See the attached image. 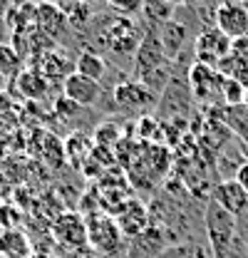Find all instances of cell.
I'll use <instances>...</instances> for the list:
<instances>
[{"label":"cell","instance_id":"d6986e66","mask_svg":"<svg viewBox=\"0 0 248 258\" xmlns=\"http://www.w3.org/2000/svg\"><path fill=\"white\" fill-rule=\"evenodd\" d=\"M117 137H119V129L114 127L112 122H104V124H99V127L94 129V147L109 149L117 142Z\"/></svg>","mask_w":248,"mask_h":258},{"label":"cell","instance_id":"ac0fdd59","mask_svg":"<svg viewBox=\"0 0 248 258\" xmlns=\"http://www.w3.org/2000/svg\"><path fill=\"white\" fill-rule=\"evenodd\" d=\"M243 97H246V87L231 77H226L223 82V92H221V99L228 104V107H241L243 104Z\"/></svg>","mask_w":248,"mask_h":258},{"label":"cell","instance_id":"5bb4252c","mask_svg":"<svg viewBox=\"0 0 248 258\" xmlns=\"http://www.w3.org/2000/svg\"><path fill=\"white\" fill-rule=\"evenodd\" d=\"M15 82H18V90H20V95L25 97V99H40V97L45 95V90H47L45 75H40L35 70H23L15 77Z\"/></svg>","mask_w":248,"mask_h":258},{"label":"cell","instance_id":"9c48e42d","mask_svg":"<svg viewBox=\"0 0 248 258\" xmlns=\"http://www.w3.org/2000/svg\"><path fill=\"white\" fill-rule=\"evenodd\" d=\"M114 102L119 107H134V109H144L152 107L156 102V95L152 90H147L142 82H122L114 87Z\"/></svg>","mask_w":248,"mask_h":258},{"label":"cell","instance_id":"52a82bcc","mask_svg":"<svg viewBox=\"0 0 248 258\" xmlns=\"http://www.w3.org/2000/svg\"><path fill=\"white\" fill-rule=\"evenodd\" d=\"M62 90H65V99L72 102L75 107H94V104L99 102V95H102V90H99L97 82L82 77V75H77V72H72V75L65 80Z\"/></svg>","mask_w":248,"mask_h":258},{"label":"cell","instance_id":"30bf717a","mask_svg":"<svg viewBox=\"0 0 248 258\" xmlns=\"http://www.w3.org/2000/svg\"><path fill=\"white\" fill-rule=\"evenodd\" d=\"M109 47L114 52H119V55H132V52L139 50V40H137L132 20L119 18V23H114L109 28Z\"/></svg>","mask_w":248,"mask_h":258},{"label":"cell","instance_id":"ba28073f","mask_svg":"<svg viewBox=\"0 0 248 258\" xmlns=\"http://www.w3.org/2000/svg\"><path fill=\"white\" fill-rule=\"evenodd\" d=\"M114 221H117V226H119L122 236L137 238V236H142V233L149 228V214H147V209H144L139 201L129 199V201H127V206L117 214V219H114Z\"/></svg>","mask_w":248,"mask_h":258},{"label":"cell","instance_id":"277c9868","mask_svg":"<svg viewBox=\"0 0 248 258\" xmlns=\"http://www.w3.org/2000/svg\"><path fill=\"white\" fill-rule=\"evenodd\" d=\"M231 40L218 30H204L196 37V57L201 64H209L216 70L218 64L223 62L231 55Z\"/></svg>","mask_w":248,"mask_h":258},{"label":"cell","instance_id":"4fadbf2b","mask_svg":"<svg viewBox=\"0 0 248 258\" xmlns=\"http://www.w3.org/2000/svg\"><path fill=\"white\" fill-rule=\"evenodd\" d=\"M37 25L45 35L57 37L62 28L67 25V18L62 15V10L57 5H37Z\"/></svg>","mask_w":248,"mask_h":258},{"label":"cell","instance_id":"3957f363","mask_svg":"<svg viewBox=\"0 0 248 258\" xmlns=\"http://www.w3.org/2000/svg\"><path fill=\"white\" fill-rule=\"evenodd\" d=\"M119 238H122V231L114 221V216L109 214H97L87 221V243L102 251V253H112L117 246H119Z\"/></svg>","mask_w":248,"mask_h":258},{"label":"cell","instance_id":"8fae6325","mask_svg":"<svg viewBox=\"0 0 248 258\" xmlns=\"http://www.w3.org/2000/svg\"><path fill=\"white\" fill-rule=\"evenodd\" d=\"M189 37L186 25H181L179 20H166L161 25V35H159V42L166 52V57H176L184 47V40Z\"/></svg>","mask_w":248,"mask_h":258},{"label":"cell","instance_id":"603a6c76","mask_svg":"<svg viewBox=\"0 0 248 258\" xmlns=\"http://www.w3.org/2000/svg\"><path fill=\"white\" fill-rule=\"evenodd\" d=\"M0 194H3V181H0Z\"/></svg>","mask_w":248,"mask_h":258},{"label":"cell","instance_id":"44dd1931","mask_svg":"<svg viewBox=\"0 0 248 258\" xmlns=\"http://www.w3.org/2000/svg\"><path fill=\"white\" fill-rule=\"evenodd\" d=\"M8 107H10V102H8V97L3 95V92H0V112H3V109H8Z\"/></svg>","mask_w":248,"mask_h":258},{"label":"cell","instance_id":"7c38bea8","mask_svg":"<svg viewBox=\"0 0 248 258\" xmlns=\"http://www.w3.org/2000/svg\"><path fill=\"white\" fill-rule=\"evenodd\" d=\"M75 72L99 85V80H102V77H104V72H107V62H104L97 52L85 50V52H80V57L75 60Z\"/></svg>","mask_w":248,"mask_h":258},{"label":"cell","instance_id":"7a4b0ae2","mask_svg":"<svg viewBox=\"0 0 248 258\" xmlns=\"http://www.w3.org/2000/svg\"><path fill=\"white\" fill-rule=\"evenodd\" d=\"M216 30L223 32L231 42L248 37V8L241 3H221L216 10Z\"/></svg>","mask_w":248,"mask_h":258},{"label":"cell","instance_id":"ffe728a7","mask_svg":"<svg viewBox=\"0 0 248 258\" xmlns=\"http://www.w3.org/2000/svg\"><path fill=\"white\" fill-rule=\"evenodd\" d=\"M233 179H236V181L243 186V191L248 194V161L246 164H241V166L236 169V176H233Z\"/></svg>","mask_w":248,"mask_h":258},{"label":"cell","instance_id":"8992f818","mask_svg":"<svg viewBox=\"0 0 248 258\" xmlns=\"http://www.w3.org/2000/svg\"><path fill=\"white\" fill-rule=\"evenodd\" d=\"M211 201H216L221 209H226L231 216H241L248 209V194L243 191V186L236 179H223L218 181L211 191Z\"/></svg>","mask_w":248,"mask_h":258},{"label":"cell","instance_id":"7402d4cb","mask_svg":"<svg viewBox=\"0 0 248 258\" xmlns=\"http://www.w3.org/2000/svg\"><path fill=\"white\" fill-rule=\"evenodd\" d=\"M243 107L248 109V90H246V97H243Z\"/></svg>","mask_w":248,"mask_h":258},{"label":"cell","instance_id":"9a60e30c","mask_svg":"<svg viewBox=\"0 0 248 258\" xmlns=\"http://www.w3.org/2000/svg\"><path fill=\"white\" fill-rule=\"evenodd\" d=\"M92 149H94L92 139H87L85 134H72L65 142V157L72 161V164H82L85 159H90Z\"/></svg>","mask_w":248,"mask_h":258},{"label":"cell","instance_id":"2e32d148","mask_svg":"<svg viewBox=\"0 0 248 258\" xmlns=\"http://www.w3.org/2000/svg\"><path fill=\"white\" fill-rule=\"evenodd\" d=\"M20 52L13 47V45H0V77L3 80H15L20 75Z\"/></svg>","mask_w":248,"mask_h":258},{"label":"cell","instance_id":"6da1fadb","mask_svg":"<svg viewBox=\"0 0 248 258\" xmlns=\"http://www.w3.org/2000/svg\"><path fill=\"white\" fill-rule=\"evenodd\" d=\"M204 226L214 258H231L236 243V216H231L226 209H221L216 201L209 199L204 211Z\"/></svg>","mask_w":248,"mask_h":258},{"label":"cell","instance_id":"5b68a950","mask_svg":"<svg viewBox=\"0 0 248 258\" xmlns=\"http://www.w3.org/2000/svg\"><path fill=\"white\" fill-rule=\"evenodd\" d=\"M52 233L67 248H85L87 246V221L80 214H62L52 224Z\"/></svg>","mask_w":248,"mask_h":258},{"label":"cell","instance_id":"e0dca14e","mask_svg":"<svg viewBox=\"0 0 248 258\" xmlns=\"http://www.w3.org/2000/svg\"><path fill=\"white\" fill-rule=\"evenodd\" d=\"M57 8L62 10V15L67 18V23H72V25H85V23L90 20V15H92V8L85 5V3H75V5L62 3Z\"/></svg>","mask_w":248,"mask_h":258}]
</instances>
